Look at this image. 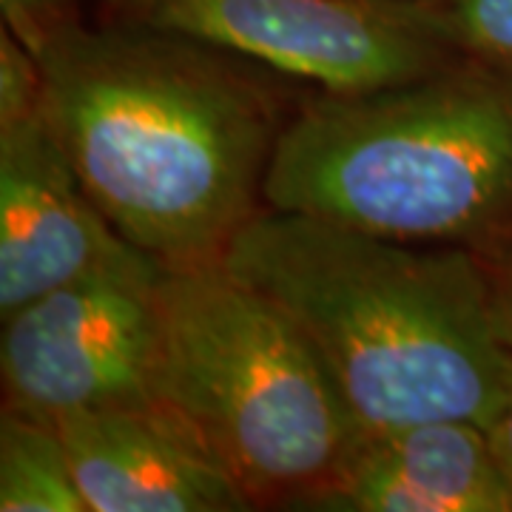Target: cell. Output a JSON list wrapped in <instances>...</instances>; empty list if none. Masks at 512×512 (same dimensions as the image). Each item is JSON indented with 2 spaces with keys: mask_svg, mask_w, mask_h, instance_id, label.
I'll use <instances>...</instances> for the list:
<instances>
[{
  "mask_svg": "<svg viewBox=\"0 0 512 512\" xmlns=\"http://www.w3.org/2000/svg\"><path fill=\"white\" fill-rule=\"evenodd\" d=\"M43 109L94 205L165 268L222 262L265 205L296 109L279 77L183 35L74 20L35 49Z\"/></svg>",
  "mask_w": 512,
  "mask_h": 512,
  "instance_id": "1",
  "label": "cell"
},
{
  "mask_svg": "<svg viewBox=\"0 0 512 512\" xmlns=\"http://www.w3.org/2000/svg\"><path fill=\"white\" fill-rule=\"evenodd\" d=\"M222 265L319 350L365 433L433 419L490 427L512 384L478 251L262 208Z\"/></svg>",
  "mask_w": 512,
  "mask_h": 512,
  "instance_id": "2",
  "label": "cell"
},
{
  "mask_svg": "<svg viewBox=\"0 0 512 512\" xmlns=\"http://www.w3.org/2000/svg\"><path fill=\"white\" fill-rule=\"evenodd\" d=\"M265 205L493 251L512 234V69L456 60L373 92L311 94L276 146Z\"/></svg>",
  "mask_w": 512,
  "mask_h": 512,
  "instance_id": "3",
  "label": "cell"
},
{
  "mask_svg": "<svg viewBox=\"0 0 512 512\" xmlns=\"http://www.w3.org/2000/svg\"><path fill=\"white\" fill-rule=\"evenodd\" d=\"M154 396L251 507H319L365 436L319 350L222 262L163 268Z\"/></svg>",
  "mask_w": 512,
  "mask_h": 512,
  "instance_id": "4",
  "label": "cell"
},
{
  "mask_svg": "<svg viewBox=\"0 0 512 512\" xmlns=\"http://www.w3.org/2000/svg\"><path fill=\"white\" fill-rule=\"evenodd\" d=\"M97 20L191 37L319 92H373L461 60L419 0H100Z\"/></svg>",
  "mask_w": 512,
  "mask_h": 512,
  "instance_id": "5",
  "label": "cell"
},
{
  "mask_svg": "<svg viewBox=\"0 0 512 512\" xmlns=\"http://www.w3.org/2000/svg\"><path fill=\"white\" fill-rule=\"evenodd\" d=\"M160 262L97 271L3 316V410L49 421L157 404Z\"/></svg>",
  "mask_w": 512,
  "mask_h": 512,
  "instance_id": "6",
  "label": "cell"
},
{
  "mask_svg": "<svg viewBox=\"0 0 512 512\" xmlns=\"http://www.w3.org/2000/svg\"><path fill=\"white\" fill-rule=\"evenodd\" d=\"M151 262L94 205L43 106L0 126V316L80 276Z\"/></svg>",
  "mask_w": 512,
  "mask_h": 512,
  "instance_id": "7",
  "label": "cell"
},
{
  "mask_svg": "<svg viewBox=\"0 0 512 512\" xmlns=\"http://www.w3.org/2000/svg\"><path fill=\"white\" fill-rule=\"evenodd\" d=\"M89 512L254 510L168 410L114 407L55 421Z\"/></svg>",
  "mask_w": 512,
  "mask_h": 512,
  "instance_id": "8",
  "label": "cell"
},
{
  "mask_svg": "<svg viewBox=\"0 0 512 512\" xmlns=\"http://www.w3.org/2000/svg\"><path fill=\"white\" fill-rule=\"evenodd\" d=\"M322 510L512 512L487 427L433 419L365 433Z\"/></svg>",
  "mask_w": 512,
  "mask_h": 512,
  "instance_id": "9",
  "label": "cell"
},
{
  "mask_svg": "<svg viewBox=\"0 0 512 512\" xmlns=\"http://www.w3.org/2000/svg\"><path fill=\"white\" fill-rule=\"evenodd\" d=\"M0 512H89L55 424L3 410Z\"/></svg>",
  "mask_w": 512,
  "mask_h": 512,
  "instance_id": "10",
  "label": "cell"
},
{
  "mask_svg": "<svg viewBox=\"0 0 512 512\" xmlns=\"http://www.w3.org/2000/svg\"><path fill=\"white\" fill-rule=\"evenodd\" d=\"M461 60L512 69V0H419Z\"/></svg>",
  "mask_w": 512,
  "mask_h": 512,
  "instance_id": "11",
  "label": "cell"
},
{
  "mask_svg": "<svg viewBox=\"0 0 512 512\" xmlns=\"http://www.w3.org/2000/svg\"><path fill=\"white\" fill-rule=\"evenodd\" d=\"M43 106V72L35 52L6 26L0 32V126L23 120Z\"/></svg>",
  "mask_w": 512,
  "mask_h": 512,
  "instance_id": "12",
  "label": "cell"
},
{
  "mask_svg": "<svg viewBox=\"0 0 512 512\" xmlns=\"http://www.w3.org/2000/svg\"><path fill=\"white\" fill-rule=\"evenodd\" d=\"M83 0H0L3 26L32 52L43 40L80 18Z\"/></svg>",
  "mask_w": 512,
  "mask_h": 512,
  "instance_id": "13",
  "label": "cell"
},
{
  "mask_svg": "<svg viewBox=\"0 0 512 512\" xmlns=\"http://www.w3.org/2000/svg\"><path fill=\"white\" fill-rule=\"evenodd\" d=\"M481 256L487 262L490 285H493L495 328L501 342L512 350V234Z\"/></svg>",
  "mask_w": 512,
  "mask_h": 512,
  "instance_id": "14",
  "label": "cell"
},
{
  "mask_svg": "<svg viewBox=\"0 0 512 512\" xmlns=\"http://www.w3.org/2000/svg\"><path fill=\"white\" fill-rule=\"evenodd\" d=\"M487 433H490V444H493V453L498 458V467H501V473H504L512 490V384L498 416L487 427Z\"/></svg>",
  "mask_w": 512,
  "mask_h": 512,
  "instance_id": "15",
  "label": "cell"
}]
</instances>
